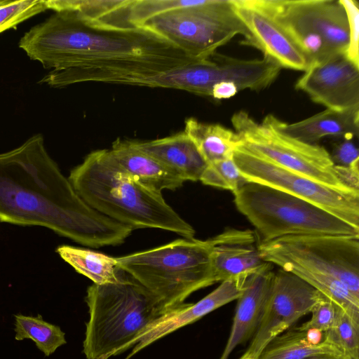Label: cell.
Listing matches in <instances>:
<instances>
[{"label":"cell","mask_w":359,"mask_h":359,"mask_svg":"<svg viewBox=\"0 0 359 359\" xmlns=\"http://www.w3.org/2000/svg\"><path fill=\"white\" fill-rule=\"evenodd\" d=\"M0 222L40 226L92 248L123 243L133 229L90 207L38 134L0 154Z\"/></svg>","instance_id":"cell-1"},{"label":"cell","mask_w":359,"mask_h":359,"mask_svg":"<svg viewBox=\"0 0 359 359\" xmlns=\"http://www.w3.org/2000/svg\"><path fill=\"white\" fill-rule=\"evenodd\" d=\"M19 46L52 70L102 68L147 56L187 55L146 27H110L68 11H56L32 27Z\"/></svg>","instance_id":"cell-2"},{"label":"cell","mask_w":359,"mask_h":359,"mask_svg":"<svg viewBox=\"0 0 359 359\" xmlns=\"http://www.w3.org/2000/svg\"><path fill=\"white\" fill-rule=\"evenodd\" d=\"M69 180L93 209L132 229L152 228L194 238L195 230L164 200L141 184L114 159L109 149L92 151L70 172Z\"/></svg>","instance_id":"cell-3"},{"label":"cell","mask_w":359,"mask_h":359,"mask_svg":"<svg viewBox=\"0 0 359 359\" xmlns=\"http://www.w3.org/2000/svg\"><path fill=\"white\" fill-rule=\"evenodd\" d=\"M86 302L89 320L83 353L87 359H109L133 348L163 314L154 296L123 270L116 283L90 285Z\"/></svg>","instance_id":"cell-4"},{"label":"cell","mask_w":359,"mask_h":359,"mask_svg":"<svg viewBox=\"0 0 359 359\" xmlns=\"http://www.w3.org/2000/svg\"><path fill=\"white\" fill-rule=\"evenodd\" d=\"M210 253L208 239L184 238L116 259L119 269L154 296L163 314L215 283Z\"/></svg>","instance_id":"cell-5"},{"label":"cell","mask_w":359,"mask_h":359,"mask_svg":"<svg viewBox=\"0 0 359 359\" xmlns=\"http://www.w3.org/2000/svg\"><path fill=\"white\" fill-rule=\"evenodd\" d=\"M233 196L237 210L260 241L290 236H359V229L323 209L267 186L245 182Z\"/></svg>","instance_id":"cell-6"},{"label":"cell","mask_w":359,"mask_h":359,"mask_svg":"<svg viewBox=\"0 0 359 359\" xmlns=\"http://www.w3.org/2000/svg\"><path fill=\"white\" fill-rule=\"evenodd\" d=\"M252 1L286 32L309 66L346 55L348 25L340 0Z\"/></svg>","instance_id":"cell-7"},{"label":"cell","mask_w":359,"mask_h":359,"mask_svg":"<svg viewBox=\"0 0 359 359\" xmlns=\"http://www.w3.org/2000/svg\"><path fill=\"white\" fill-rule=\"evenodd\" d=\"M146 27L194 59L217 52L237 35L249 34L235 13L232 0H192L189 5L158 14Z\"/></svg>","instance_id":"cell-8"},{"label":"cell","mask_w":359,"mask_h":359,"mask_svg":"<svg viewBox=\"0 0 359 359\" xmlns=\"http://www.w3.org/2000/svg\"><path fill=\"white\" fill-rule=\"evenodd\" d=\"M231 121L241 142L239 148L319 183L355 191L339 181L335 164L323 147L299 141L259 123L244 111L235 113Z\"/></svg>","instance_id":"cell-9"},{"label":"cell","mask_w":359,"mask_h":359,"mask_svg":"<svg viewBox=\"0 0 359 359\" xmlns=\"http://www.w3.org/2000/svg\"><path fill=\"white\" fill-rule=\"evenodd\" d=\"M264 262L280 269L297 264L342 283L359 299V236L303 235L259 241Z\"/></svg>","instance_id":"cell-10"},{"label":"cell","mask_w":359,"mask_h":359,"mask_svg":"<svg viewBox=\"0 0 359 359\" xmlns=\"http://www.w3.org/2000/svg\"><path fill=\"white\" fill-rule=\"evenodd\" d=\"M281 69L264 56L262 59L243 60L215 52L207 57L147 78L140 86L181 90L211 97L214 86L231 81L239 91H259L276 80Z\"/></svg>","instance_id":"cell-11"},{"label":"cell","mask_w":359,"mask_h":359,"mask_svg":"<svg viewBox=\"0 0 359 359\" xmlns=\"http://www.w3.org/2000/svg\"><path fill=\"white\" fill-rule=\"evenodd\" d=\"M233 159L246 182L262 184L309 202L359 229V192L319 183L238 147Z\"/></svg>","instance_id":"cell-12"},{"label":"cell","mask_w":359,"mask_h":359,"mask_svg":"<svg viewBox=\"0 0 359 359\" xmlns=\"http://www.w3.org/2000/svg\"><path fill=\"white\" fill-rule=\"evenodd\" d=\"M319 292L297 275L274 272L272 287L260 323L242 358L258 359L266 346L310 313Z\"/></svg>","instance_id":"cell-13"},{"label":"cell","mask_w":359,"mask_h":359,"mask_svg":"<svg viewBox=\"0 0 359 359\" xmlns=\"http://www.w3.org/2000/svg\"><path fill=\"white\" fill-rule=\"evenodd\" d=\"M295 88L314 102L337 111L359 107V67L344 54L309 65Z\"/></svg>","instance_id":"cell-14"},{"label":"cell","mask_w":359,"mask_h":359,"mask_svg":"<svg viewBox=\"0 0 359 359\" xmlns=\"http://www.w3.org/2000/svg\"><path fill=\"white\" fill-rule=\"evenodd\" d=\"M236 14L249 36L245 40L281 68L304 72L308 62L296 44L281 27L252 0H232Z\"/></svg>","instance_id":"cell-15"},{"label":"cell","mask_w":359,"mask_h":359,"mask_svg":"<svg viewBox=\"0 0 359 359\" xmlns=\"http://www.w3.org/2000/svg\"><path fill=\"white\" fill-rule=\"evenodd\" d=\"M248 276L231 278L194 304L184 303L152 321L142 332L137 344L126 358L130 359L141 350L173 332L191 324L209 313L237 299L242 294Z\"/></svg>","instance_id":"cell-16"},{"label":"cell","mask_w":359,"mask_h":359,"mask_svg":"<svg viewBox=\"0 0 359 359\" xmlns=\"http://www.w3.org/2000/svg\"><path fill=\"white\" fill-rule=\"evenodd\" d=\"M257 236L251 229L227 228L208 239L215 283L233 277L249 276L266 263L259 255Z\"/></svg>","instance_id":"cell-17"},{"label":"cell","mask_w":359,"mask_h":359,"mask_svg":"<svg viewBox=\"0 0 359 359\" xmlns=\"http://www.w3.org/2000/svg\"><path fill=\"white\" fill-rule=\"evenodd\" d=\"M266 262L246 280L237 304L231 332L219 359H228L233 350L255 333L270 296L274 272Z\"/></svg>","instance_id":"cell-18"},{"label":"cell","mask_w":359,"mask_h":359,"mask_svg":"<svg viewBox=\"0 0 359 359\" xmlns=\"http://www.w3.org/2000/svg\"><path fill=\"white\" fill-rule=\"evenodd\" d=\"M262 123L289 137L309 144H316L325 137L357 139L359 135V107L344 111L326 109L291 123L269 114Z\"/></svg>","instance_id":"cell-19"},{"label":"cell","mask_w":359,"mask_h":359,"mask_svg":"<svg viewBox=\"0 0 359 359\" xmlns=\"http://www.w3.org/2000/svg\"><path fill=\"white\" fill-rule=\"evenodd\" d=\"M142 151L154 157L184 181L200 180L208 163L191 137L184 132L166 137L132 141Z\"/></svg>","instance_id":"cell-20"},{"label":"cell","mask_w":359,"mask_h":359,"mask_svg":"<svg viewBox=\"0 0 359 359\" xmlns=\"http://www.w3.org/2000/svg\"><path fill=\"white\" fill-rule=\"evenodd\" d=\"M109 151L128 173L154 191L175 190L184 182L158 160L136 148L132 141L118 139L113 142Z\"/></svg>","instance_id":"cell-21"},{"label":"cell","mask_w":359,"mask_h":359,"mask_svg":"<svg viewBox=\"0 0 359 359\" xmlns=\"http://www.w3.org/2000/svg\"><path fill=\"white\" fill-rule=\"evenodd\" d=\"M130 0H46L48 9L68 11L90 22L102 25L127 29L128 8Z\"/></svg>","instance_id":"cell-22"},{"label":"cell","mask_w":359,"mask_h":359,"mask_svg":"<svg viewBox=\"0 0 359 359\" xmlns=\"http://www.w3.org/2000/svg\"><path fill=\"white\" fill-rule=\"evenodd\" d=\"M194 141L208 163L233 156L241 142L233 130L219 124L187 118L184 130Z\"/></svg>","instance_id":"cell-23"},{"label":"cell","mask_w":359,"mask_h":359,"mask_svg":"<svg viewBox=\"0 0 359 359\" xmlns=\"http://www.w3.org/2000/svg\"><path fill=\"white\" fill-rule=\"evenodd\" d=\"M343 353H345L330 341L324 339L314 343L307 331L296 328L272 339L258 359H305L316 355Z\"/></svg>","instance_id":"cell-24"},{"label":"cell","mask_w":359,"mask_h":359,"mask_svg":"<svg viewBox=\"0 0 359 359\" xmlns=\"http://www.w3.org/2000/svg\"><path fill=\"white\" fill-rule=\"evenodd\" d=\"M56 252L78 273L90 279L93 284L113 283L120 278L121 269L118 267L116 257L65 245L59 246Z\"/></svg>","instance_id":"cell-25"},{"label":"cell","mask_w":359,"mask_h":359,"mask_svg":"<svg viewBox=\"0 0 359 359\" xmlns=\"http://www.w3.org/2000/svg\"><path fill=\"white\" fill-rule=\"evenodd\" d=\"M14 318L15 339L18 341L32 339L45 356L52 355L67 343L65 333L61 328L45 321L40 314L32 316L18 313Z\"/></svg>","instance_id":"cell-26"},{"label":"cell","mask_w":359,"mask_h":359,"mask_svg":"<svg viewBox=\"0 0 359 359\" xmlns=\"http://www.w3.org/2000/svg\"><path fill=\"white\" fill-rule=\"evenodd\" d=\"M324 333V339L337 345L351 359H359V325L337 305L334 324Z\"/></svg>","instance_id":"cell-27"},{"label":"cell","mask_w":359,"mask_h":359,"mask_svg":"<svg viewBox=\"0 0 359 359\" xmlns=\"http://www.w3.org/2000/svg\"><path fill=\"white\" fill-rule=\"evenodd\" d=\"M200 181L203 184L229 190L233 194L246 182L233 156L208 163Z\"/></svg>","instance_id":"cell-28"},{"label":"cell","mask_w":359,"mask_h":359,"mask_svg":"<svg viewBox=\"0 0 359 359\" xmlns=\"http://www.w3.org/2000/svg\"><path fill=\"white\" fill-rule=\"evenodd\" d=\"M47 9L46 0H6L0 6V33Z\"/></svg>","instance_id":"cell-29"},{"label":"cell","mask_w":359,"mask_h":359,"mask_svg":"<svg viewBox=\"0 0 359 359\" xmlns=\"http://www.w3.org/2000/svg\"><path fill=\"white\" fill-rule=\"evenodd\" d=\"M192 0H131L128 20L134 27H141L147 20L163 12L191 4Z\"/></svg>","instance_id":"cell-30"},{"label":"cell","mask_w":359,"mask_h":359,"mask_svg":"<svg viewBox=\"0 0 359 359\" xmlns=\"http://www.w3.org/2000/svg\"><path fill=\"white\" fill-rule=\"evenodd\" d=\"M310 313H311V319L297 329L302 331L316 330L320 332H325L334 324L336 316V304L319 292Z\"/></svg>","instance_id":"cell-31"},{"label":"cell","mask_w":359,"mask_h":359,"mask_svg":"<svg viewBox=\"0 0 359 359\" xmlns=\"http://www.w3.org/2000/svg\"><path fill=\"white\" fill-rule=\"evenodd\" d=\"M344 8L348 25L347 58L359 67V6L355 0H340Z\"/></svg>","instance_id":"cell-32"},{"label":"cell","mask_w":359,"mask_h":359,"mask_svg":"<svg viewBox=\"0 0 359 359\" xmlns=\"http://www.w3.org/2000/svg\"><path fill=\"white\" fill-rule=\"evenodd\" d=\"M354 139L340 138L334 144L330 154L335 165L348 166L359 163V151Z\"/></svg>","instance_id":"cell-33"},{"label":"cell","mask_w":359,"mask_h":359,"mask_svg":"<svg viewBox=\"0 0 359 359\" xmlns=\"http://www.w3.org/2000/svg\"><path fill=\"white\" fill-rule=\"evenodd\" d=\"M336 175L346 188L359 191V163L344 166L335 165Z\"/></svg>","instance_id":"cell-34"},{"label":"cell","mask_w":359,"mask_h":359,"mask_svg":"<svg viewBox=\"0 0 359 359\" xmlns=\"http://www.w3.org/2000/svg\"><path fill=\"white\" fill-rule=\"evenodd\" d=\"M239 91L238 86L231 81H223L213 86L211 97L216 100L228 99Z\"/></svg>","instance_id":"cell-35"},{"label":"cell","mask_w":359,"mask_h":359,"mask_svg":"<svg viewBox=\"0 0 359 359\" xmlns=\"http://www.w3.org/2000/svg\"><path fill=\"white\" fill-rule=\"evenodd\" d=\"M305 359H351L345 353L322 354L306 358Z\"/></svg>","instance_id":"cell-36"},{"label":"cell","mask_w":359,"mask_h":359,"mask_svg":"<svg viewBox=\"0 0 359 359\" xmlns=\"http://www.w3.org/2000/svg\"><path fill=\"white\" fill-rule=\"evenodd\" d=\"M6 1V0H0V6L4 4Z\"/></svg>","instance_id":"cell-37"},{"label":"cell","mask_w":359,"mask_h":359,"mask_svg":"<svg viewBox=\"0 0 359 359\" xmlns=\"http://www.w3.org/2000/svg\"><path fill=\"white\" fill-rule=\"evenodd\" d=\"M240 359H250V358H241Z\"/></svg>","instance_id":"cell-38"}]
</instances>
